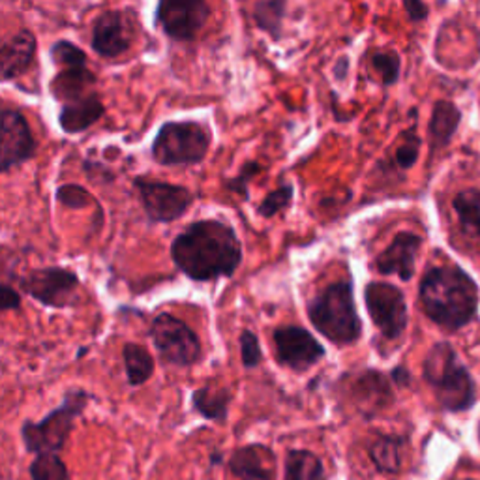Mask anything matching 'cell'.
I'll use <instances>...</instances> for the list:
<instances>
[{
	"instance_id": "cell-18",
	"label": "cell",
	"mask_w": 480,
	"mask_h": 480,
	"mask_svg": "<svg viewBox=\"0 0 480 480\" xmlns=\"http://www.w3.org/2000/svg\"><path fill=\"white\" fill-rule=\"evenodd\" d=\"M36 49V36L28 28H21L8 42H5L3 49H0V76H3V81L23 76L30 68V64L35 62Z\"/></svg>"
},
{
	"instance_id": "cell-36",
	"label": "cell",
	"mask_w": 480,
	"mask_h": 480,
	"mask_svg": "<svg viewBox=\"0 0 480 480\" xmlns=\"http://www.w3.org/2000/svg\"><path fill=\"white\" fill-rule=\"evenodd\" d=\"M19 308H21V295L10 283H3V287H0V310L10 311Z\"/></svg>"
},
{
	"instance_id": "cell-33",
	"label": "cell",
	"mask_w": 480,
	"mask_h": 480,
	"mask_svg": "<svg viewBox=\"0 0 480 480\" xmlns=\"http://www.w3.org/2000/svg\"><path fill=\"white\" fill-rule=\"evenodd\" d=\"M263 171V166L258 164V162H248L240 168L239 175H235L233 179H228L226 182H223V186H226L228 191H231V194L242 198L244 201L248 199V194H250V189H248V184L250 180L255 177V175H260Z\"/></svg>"
},
{
	"instance_id": "cell-42",
	"label": "cell",
	"mask_w": 480,
	"mask_h": 480,
	"mask_svg": "<svg viewBox=\"0 0 480 480\" xmlns=\"http://www.w3.org/2000/svg\"><path fill=\"white\" fill-rule=\"evenodd\" d=\"M465 480H475V478H465Z\"/></svg>"
},
{
	"instance_id": "cell-15",
	"label": "cell",
	"mask_w": 480,
	"mask_h": 480,
	"mask_svg": "<svg viewBox=\"0 0 480 480\" xmlns=\"http://www.w3.org/2000/svg\"><path fill=\"white\" fill-rule=\"evenodd\" d=\"M391 381V377L377 370H364L357 373L353 383H351V398H353L355 407L366 419L375 417V414L394 402Z\"/></svg>"
},
{
	"instance_id": "cell-11",
	"label": "cell",
	"mask_w": 480,
	"mask_h": 480,
	"mask_svg": "<svg viewBox=\"0 0 480 480\" xmlns=\"http://www.w3.org/2000/svg\"><path fill=\"white\" fill-rule=\"evenodd\" d=\"M209 15L210 6L203 0H164L156 6V23L173 42H194Z\"/></svg>"
},
{
	"instance_id": "cell-31",
	"label": "cell",
	"mask_w": 480,
	"mask_h": 480,
	"mask_svg": "<svg viewBox=\"0 0 480 480\" xmlns=\"http://www.w3.org/2000/svg\"><path fill=\"white\" fill-rule=\"evenodd\" d=\"M295 196V188L293 184H281L280 188L272 189L271 194L260 203L258 212L263 218H274L276 214L283 212L291 207Z\"/></svg>"
},
{
	"instance_id": "cell-41",
	"label": "cell",
	"mask_w": 480,
	"mask_h": 480,
	"mask_svg": "<svg viewBox=\"0 0 480 480\" xmlns=\"http://www.w3.org/2000/svg\"><path fill=\"white\" fill-rule=\"evenodd\" d=\"M210 462H212V465H218V464L221 462V453L216 451V453L210 456Z\"/></svg>"
},
{
	"instance_id": "cell-7",
	"label": "cell",
	"mask_w": 480,
	"mask_h": 480,
	"mask_svg": "<svg viewBox=\"0 0 480 480\" xmlns=\"http://www.w3.org/2000/svg\"><path fill=\"white\" fill-rule=\"evenodd\" d=\"M148 334L164 364L188 368L201 361V340L182 319L171 313H158L152 319Z\"/></svg>"
},
{
	"instance_id": "cell-26",
	"label": "cell",
	"mask_w": 480,
	"mask_h": 480,
	"mask_svg": "<svg viewBox=\"0 0 480 480\" xmlns=\"http://www.w3.org/2000/svg\"><path fill=\"white\" fill-rule=\"evenodd\" d=\"M453 209L460 221L462 231L480 240V189H464L453 199Z\"/></svg>"
},
{
	"instance_id": "cell-22",
	"label": "cell",
	"mask_w": 480,
	"mask_h": 480,
	"mask_svg": "<svg viewBox=\"0 0 480 480\" xmlns=\"http://www.w3.org/2000/svg\"><path fill=\"white\" fill-rule=\"evenodd\" d=\"M230 405H231V393L226 389H212L203 387L194 391L191 394V407L203 419L226 424L230 417Z\"/></svg>"
},
{
	"instance_id": "cell-16",
	"label": "cell",
	"mask_w": 480,
	"mask_h": 480,
	"mask_svg": "<svg viewBox=\"0 0 480 480\" xmlns=\"http://www.w3.org/2000/svg\"><path fill=\"white\" fill-rule=\"evenodd\" d=\"M421 246H423V239L417 233L402 231L377 255L375 269L381 274L387 276L394 274L402 281H409L414 274V265H417V255Z\"/></svg>"
},
{
	"instance_id": "cell-25",
	"label": "cell",
	"mask_w": 480,
	"mask_h": 480,
	"mask_svg": "<svg viewBox=\"0 0 480 480\" xmlns=\"http://www.w3.org/2000/svg\"><path fill=\"white\" fill-rule=\"evenodd\" d=\"M122 361L128 383L132 387H141L154 373V359L148 351L134 342H128L122 347Z\"/></svg>"
},
{
	"instance_id": "cell-30",
	"label": "cell",
	"mask_w": 480,
	"mask_h": 480,
	"mask_svg": "<svg viewBox=\"0 0 480 480\" xmlns=\"http://www.w3.org/2000/svg\"><path fill=\"white\" fill-rule=\"evenodd\" d=\"M372 66L379 74L381 83L385 87H393L400 79L402 60L394 51H379L372 56Z\"/></svg>"
},
{
	"instance_id": "cell-10",
	"label": "cell",
	"mask_w": 480,
	"mask_h": 480,
	"mask_svg": "<svg viewBox=\"0 0 480 480\" xmlns=\"http://www.w3.org/2000/svg\"><path fill=\"white\" fill-rule=\"evenodd\" d=\"M79 285V276L64 267L35 269L19 278L21 290L47 308H66L74 304Z\"/></svg>"
},
{
	"instance_id": "cell-28",
	"label": "cell",
	"mask_w": 480,
	"mask_h": 480,
	"mask_svg": "<svg viewBox=\"0 0 480 480\" xmlns=\"http://www.w3.org/2000/svg\"><path fill=\"white\" fill-rule=\"evenodd\" d=\"M32 480H70V471L58 454H38L28 465Z\"/></svg>"
},
{
	"instance_id": "cell-23",
	"label": "cell",
	"mask_w": 480,
	"mask_h": 480,
	"mask_svg": "<svg viewBox=\"0 0 480 480\" xmlns=\"http://www.w3.org/2000/svg\"><path fill=\"white\" fill-rule=\"evenodd\" d=\"M405 439L400 435H377L370 444V460L379 473L396 475L402 471Z\"/></svg>"
},
{
	"instance_id": "cell-8",
	"label": "cell",
	"mask_w": 480,
	"mask_h": 480,
	"mask_svg": "<svg viewBox=\"0 0 480 480\" xmlns=\"http://www.w3.org/2000/svg\"><path fill=\"white\" fill-rule=\"evenodd\" d=\"M364 304L372 323L387 340L402 338L407 329V302L400 287L387 281H370L364 287Z\"/></svg>"
},
{
	"instance_id": "cell-9",
	"label": "cell",
	"mask_w": 480,
	"mask_h": 480,
	"mask_svg": "<svg viewBox=\"0 0 480 480\" xmlns=\"http://www.w3.org/2000/svg\"><path fill=\"white\" fill-rule=\"evenodd\" d=\"M134 188L138 189L145 214L152 223H171L184 216L194 203V194L184 186L136 177Z\"/></svg>"
},
{
	"instance_id": "cell-4",
	"label": "cell",
	"mask_w": 480,
	"mask_h": 480,
	"mask_svg": "<svg viewBox=\"0 0 480 480\" xmlns=\"http://www.w3.org/2000/svg\"><path fill=\"white\" fill-rule=\"evenodd\" d=\"M423 377L434 391L441 409L464 413L475 405V381L451 343L439 342L428 351L423 364Z\"/></svg>"
},
{
	"instance_id": "cell-5",
	"label": "cell",
	"mask_w": 480,
	"mask_h": 480,
	"mask_svg": "<svg viewBox=\"0 0 480 480\" xmlns=\"http://www.w3.org/2000/svg\"><path fill=\"white\" fill-rule=\"evenodd\" d=\"M92 394L83 389H70L64 393L62 403L47 413L40 423L25 421L21 426V439L25 451L30 454H58L66 444L76 421L87 409Z\"/></svg>"
},
{
	"instance_id": "cell-39",
	"label": "cell",
	"mask_w": 480,
	"mask_h": 480,
	"mask_svg": "<svg viewBox=\"0 0 480 480\" xmlns=\"http://www.w3.org/2000/svg\"><path fill=\"white\" fill-rule=\"evenodd\" d=\"M391 379L393 383H396L398 387H407L409 383H411V373L407 368L403 366H396L393 372H391Z\"/></svg>"
},
{
	"instance_id": "cell-6",
	"label": "cell",
	"mask_w": 480,
	"mask_h": 480,
	"mask_svg": "<svg viewBox=\"0 0 480 480\" xmlns=\"http://www.w3.org/2000/svg\"><path fill=\"white\" fill-rule=\"evenodd\" d=\"M210 143L212 138L205 124L196 120H171L158 130L150 152L159 166H198L207 158Z\"/></svg>"
},
{
	"instance_id": "cell-24",
	"label": "cell",
	"mask_w": 480,
	"mask_h": 480,
	"mask_svg": "<svg viewBox=\"0 0 480 480\" xmlns=\"http://www.w3.org/2000/svg\"><path fill=\"white\" fill-rule=\"evenodd\" d=\"M283 480H329L325 465L315 453L306 449H291L285 454Z\"/></svg>"
},
{
	"instance_id": "cell-13",
	"label": "cell",
	"mask_w": 480,
	"mask_h": 480,
	"mask_svg": "<svg viewBox=\"0 0 480 480\" xmlns=\"http://www.w3.org/2000/svg\"><path fill=\"white\" fill-rule=\"evenodd\" d=\"M0 171L8 173L35 158L38 143L30 132V126L17 109H3L0 113Z\"/></svg>"
},
{
	"instance_id": "cell-19",
	"label": "cell",
	"mask_w": 480,
	"mask_h": 480,
	"mask_svg": "<svg viewBox=\"0 0 480 480\" xmlns=\"http://www.w3.org/2000/svg\"><path fill=\"white\" fill-rule=\"evenodd\" d=\"M106 113V106L102 98L96 92L88 94L87 98H81L77 102L64 104L58 113V124L62 132L66 134H83L90 126L98 122Z\"/></svg>"
},
{
	"instance_id": "cell-34",
	"label": "cell",
	"mask_w": 480,
	"mask_h": 480,
	"mask_svg": "<svg viewBox=\"0 0 480 480\" xmlns=\"http://www.w3.org/2000/svg\"><path fill=\"white\" fill-rule=\"evenodd\" d=\"M421 154V138L417 136L414 130H409L403 136V143L396 148V164L400 169H411L414 164H417Z\"/></svg>"
},
{
	"instance_id": "cell-1",
	"label": "cell",
	"mask_w": 480,
	"mask_h": 480,
	"mask_svg": "<svg viewBox=\"0 0 480 480\" xmlns=\"http://www.w3.org/2000/svg\"><path fill=\"white\" fill-rule=\"evenodd\" d=\"M171 260L194 281L231 278L242 263V244L231 223L199 220L175 237Z\"/></svg>"
},
{
	"instance_id": "cell-32",
	"label": "cell",
	"mask_w": 480,
	"mask_h": 480,
	"mask_svg": "<svg viewBox=\"0 0 480 480\" xmlns=\"http://www.w3.org/2000/svg\"><path fill=\"white\" fill-rule=\"evenodd\" d=\"M239 343H240V361H242V366L246 370L258 368L261 364V361H263V349H261V343H260L258 334L251 332L250 329H244L240 332Z\"/></svg>"
},
{
	"instance_id": "cell-29",
	"label": "cell",
	"mask_w": 480,
	"mask_h": 480,
	"mask_svg": "<svg viewBox=\"0 0 480 480\" xmlns=\"http://www.w3.org/2000/svg\"><path fill=\"white\" fill-rule=\"evenodd\" d=\"M49 56L56 66H64V70L87 66V53L68 40L55 42L49 49Z\"/></svg>"
},
{
	"instance_id": "cell-27",
	"label": "cell",
	"mask_w": 480,
	"mask_h": 480,
	"mask_svg": "<svg viewBox=\"0 0 480 480\" xmlns=\"http://www.w3.org/2000/svg\"><path fill=\"white\" fill-rule=\"evenodd\" d=\"M287 5L283 0H260L253 6V21L260 30L274 40H280L283 35V19Z\"/></svg>"
},
{
	"instance_id": "cell-2",
	"label": "cell",
	"mask_w": 480,
	"mask_h": 480,
	"mask_svg": "<svg viewBox=\"0 0 480 480\" xmlns=\"http://www.w3.org/2000/svg\"><path fill=\"white\" fill-rule=\"evenodd\" d=\"M419 301L432 323L454 332L476 319L480 291L460 267H434L421 280Z\"/></svg>"
},
{
	"instance_id": "cell-12",
	"label": "cell",
	"mask_w": 480,
	"mask_h": 480,
	"mask_svg": "<svg viewBox=\"0 0 480 480\" xmlns=\"http://www.w3.org/2000/svg\"><path fill=\"white\" fill-rule=\"evenodd\" d=\"M278 363L293 372H306L322 361L327 351L319 340L299 325H283L272 332Z\"/></svg>"
},
{
	"instance_id": "cell-3",
	"label": "cell",
	"mask_w": 480,
	"mask_h": 480,
	"mask_svg": "<svg viewBox=\"0 0 480 480\" xmlns=\"http://www.w3.org/2000/svg\"><path fill=\"white\" fill-rule=\"evenodd\" d=\"M308 319L313 329L336 345H353L363 336L353 283L340 280L308 302Z\"/></svg>"
},
{
	"instance_id": "cell-38",
	"label": "cell",
	"mask_w": 480,
	"mask_h": 480,
	"mask_svg": "<svg viewBox=\"0 0 480 480\" xmlns=\"http://www.w3.org/2000/svg\"><path fill=\"white\" fill-rule=\"evenodd\" d=\"M403 10L413 23H421L428 17V6L424 3H417V0H407V3H403Z\"/></svg>"
},
{
	"instance_id": "cell-37",
	"label": "cell",
	"mask_w": 480,
	"mask_h": 480,
	"mask_svg": "<svg viewBox=\"0 0 480 480\" xmlns=\"http://www.w3.org/2000/svg\"><path fill=\"white\" fill-rule=\"evenodd\" d=\"M85 173L94 179V180H106V182H113L115 180V175L102 164L98 162H85Z\"/></svg>"
},
{
	"instance_id": "cell-20",
	"label": "cell",
	"mask_w": 480,
	"mask_h": 480,
	"mask_svg": "<svg viewBox=\"0 0 480 480\" xmlns=\"http://www.w3.org/2000/svg\"><path fill=\"white\" fill-rule=\"evenodd\" d=\"M96 83V76L85 66V68H66L58 72L51 81V94L55 100L64 104L77 102L81 98H87L90 88Z\"/></svg>"
},
{
	"instance_id": "cell-35",
	"label": "cell",
	"mask_w": 480,
	"mask_h": 480,
	"mask_svg": "<svg viewBox=\"0 0 480 480\" xmlns=\"http://www.w3.org/2000/svg\"><path fill=\"white\" fill-rule=\"evenodd\" d=\"M56 201L68 209H87L90 205V194L79 184H62L56 189Z\"/></svg>"
},
{
	"instance_id": "cell-14",
	"label": "cell",
	"mask_w": 480,
	"mask_h": 480,
	"mask_svg": "<svg viewBox=\"0 0 480 480\" xmlns=\"http://www.w3.org/2000/svg\"><path fill=\"white\" fill-rule=\"evenodd\" d=\"M90 46L102 58H117L132 47V30L118 10H109L96 17L92 25Z\"/></svg>"
},
{
	"instance_id": "cell-17",
	"label": "cell",
	"mask_w": 480,
	"mask_h": 480,
	"mask_svg": "<svg viewBox=\"0 0 480 480\" xmlns=\"http://www.w3.org/2000/svg\"><path fill=\"white\" fill-rule=\"evenodd\" d=\"M228 465L240 480H274L278 469L274 451L261 443H251L235 449Z\"/></svg>"
},
{
	"instance_id": "cell-21",
	"label": "cell",
	"mask_w": 480,
	"mask_h": 480,
	"mask_svg": "<svg viewBox=\"0 0 480 480\" xmlns=\"http://www.w3.org/2000/svg\"><path fill=\"white\" fill-rule=\"evenodd\" d=\"M462 120V111L446 100H439L434 106L432 118L428 124V138H430V148L441 150L449 145L458 130Z\"/></svg>"
},
{
	"instance_id": "cell-40",
	"label": "cell",
	"mask_w": 480,
	"mask_h": 480,
	"mask_svg": "<svg viewBox=\"0 0 480 480\" xmlns=\"http://www.w3.org/2000/svg\"><path fill=\"white\" fill-rule=\"evenodd\" d=\"M347 64H349V60L347 58H340L338 62H336V66H334V76H336V79H343V68L347 70Z\"/></svg>"
}]
</instances>
